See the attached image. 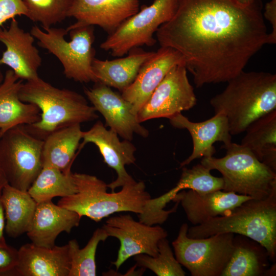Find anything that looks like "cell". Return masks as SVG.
<instances>
[{"instance_id":"cell-28","label":"cell","mask_w":276,"mask_h":276,"mask_svg":"<svg viewBox=\"0 0 276 276\" xmlns=\"http://www.w3.org/2000/svg\"><path fill=\"white\" fill-rule=\"evenodd\" d=\"M261 249L245 238L234 237L232 255L221 276H258L265 273L266 259Z\"/></svg>"},{"instance_id":"cell-23","label":"cell","mask_w":276,"mask_h":276,"mask_svg":"<svg viewBox=\"0 0 276 276\" xmlns=\"http://www.w3.org/2000/svg\"><path fill=\"white\" fill-rule=\"evenodd\" d=\"M154 52L137 47L130 50L125 57L111 60L95 58L92 68L97 83L123 91L134 81L142 65Z\"/></svg>"},{"instance_id":"cell-39","label":"cell","mask_w":276,"mask_h":276,"mask_svg":"<svg viewBox=\"0 0 276 276\" xmlns=\"http://www.w3.org/2000/svg\"><path fill=\"white\" fill-rule=\"evenodd\" d=\"M4 78V76L3 75V73H2L1 71L0 70V85L3 81Z\"/></svg>"},{"instance_id":"cell-13","label":"cell","mask_w":276,"mask_h":276,"mask_svg":"<svg viewBox=\"0 0 276 276\" xmlns=\"http://www.w3.org/2000/svg\"><path fill=\"white\" fill-rule=\"evenodd\" d=\"M96 84L84 91L96 111L104 117L106 126L124 140L131 141L134 133L147 137L149 131L138 121L131 103L110 87Z\"/></svg>"},{"instance_id":"cell-12","label":"cell","mask_w":276,"mask_h":276,"mask_svg":"<svg viewBox=\"0 0 276 276\" xmlns=\"http://www.w3.org/2000/svg\"><path fill=\"white\" fill-rule=\"evenodd\" d=\"M102 228L108 237L120 241L117 259L112 262L117 270L132 256L141 254L156 256L158 242L168 236L167 231L159 225H149L135 221L127 214L110 217Z\"/></svg>"},{"instance_id":"cell-38","label":"cell","mask_w":276,"mask_h":276,"mask_svg":"<svg viewBox=\"0 0 276 276\" xmlns=\"http://www.w3.org/2000/svg\"><path fill=\"white\" fill-rule=\"evenodd\" d=\"M238 3L243 5H248L252 4L255 0H235Z\"/></svg>"},{"instance_id":"cell-34","label":"cell","mask_w":276,"mask_h":276,"mask_svg":"<svg viewBox=\"0 0 276 276\" xmlns=\"http://www.w3.org/2000/svg\"><path fill=\"white\" fill-rule=\"evenodd\" d=\"M18 259V249L8 245L0 246V276L14 275Z\"/></svg>"},{"instance_id":"cell-21","label":"cell","mask_w":276,"mask_h":276,"mask_svg":"<svg viewBox=\"0 0 276 276\" xmlns=\"http://www.w3.org/2000/svg\"><path fill=\"white\" fill-rule=\"evenodd\" d=\"M18 252L14 275L68 276L70 257L68 244L48 248L27 243Z\"/></svg>"},{"instance_id":"cell-37","label":"cell","mask_w":276,"mask_h":276,"mask_svg":"<svg viewBox=\"0 0 276 276\" xmlns=\"http://www.w3.org/2000/svg\"><path fill=\"white\" fill-rule=\"evenodd\" d=\"M8 183L7 179L0 166V196L4 186Z\"/></svg>"},{"instance_id":"cell-15","label":"cell","mask_w":276,"mask_h":276,"mask_svg":"<svg viewBox=\"0 0 276 276\" xmlns=\"http://www.w3.org/2000/svg\"><path fill=\"white\" fill-rule=\"evenodd\" d=\"M35 38L25 31L13 18L7 29L0 28V42L6 50L0 58V65L10 67L21 80L26 81L38 78V70L42 59L39 51L34 45Z\"/></svg>"},{"instance_id":"cell-1","label":"cell","mask_w":276,"mask_h":276,"mask_svg":"<svg viewBox=\"0 0 276 276\" xmlns=\"http://www.w3.org/2000/svg\"><path fill=\"white\" fill-rule=\"evenodd\" d=\"M261 0H178L176 12L156 32L160 47L183 57L197 87L228 82L267 44Z\"/></svg>"},{"instance_id":"cell-14","label":"cell","mask_w":276,"mask_h":276,"mask_svg":"<svg viewBox=\"0 0 276 276\" xmlns=\"http://www.w3.org/2000/svg\"><path fill=\"white\" fill-rule=\"evenodd\" d=\"M139 10L140 0H72L67 16L76 22L66 30L97 25L109 35Z\"/></svg>"},{"instance_id":"cell-31","label":"cell","mask_w":276,"mask_h":276,"mask_svg":"<svg viewBox=\"0 0 276 276\" xmlns=\"http://www.w3.org/2000/svg\"><path fill=\"white\" fill-rule=\"evenodd\" d=\"M31 20L43 29L52 27L67 17L72 0H22Z\"/></svg>"},{"instance_id":"cell-30","label":"cell","mask_w":276,"mask_h":276,"mask_svg":"<svg viewBox=\"0 0 276 276\" xmlns=\"http://www.w3.org/2000/svg\"><path fill=\"white\" fill-rule=\"evenodd\" d=\"M158 254L152 257L147 254L134 256L138 266L147 268L157 276H185V271L178 263L169 245L167 238L162 239L158 243Z\"/></svg>"},{"instance_id":"cell-25","label":"cell","mask_w":276,"mask_h":276,"mask_svg":"<svg viewBox=\"0 0 276 276\" xmlns=\"http://www.w3.org/2000/svg\"><path fill=\"white\" fill-rule=\"evenodd\" d=\"M0 200L4 209L6 234L10 237L16 238L26 233L36 210V202L28 191L8 183L3 188Z\"/></svg>"},{"instance_id":"cell-5","label":"cell","mask_w":276,"mask_h":276,"mask_svg":"<svg viewBox=\"0 0 276 276\" xmlns=\"http://www.w3.org/2000/svg\"><path fill=\"white\" fill-rule=\"evenodd\" d=\"M73 176L77 192L61 197L57 204L95 222L118 212L140 214L151 198L143 181L126 183L118 192H108L107 184L94 175L75 173Z\"/></svg>"},{"instance_id":"cell-29","label":"cell","mask_w":276,"mask_h":276,"mask_svg":"<svg viewBox=\"0 0 276 276\" xmlns=\"http://www.w3.org/2000/svg\"><path fill=\"white\" fill-rule=\"evenodd\" d=\"M108 237L103 228H98L87 244L80 248L77 241H68L70 270L68 276H95L96 275V254L99 243Z\"/></svg>"},{"instance_id":"cell-35","label":"cell","mask_w":276,"mask_h":276,"mask_svg":"<svg viewBox=\"0 0 276 276\" xmlns=\"http://www.w3.org/2000/svg\"><path fill=\"white\" fill-rule=\"evenodd\" d=\"M263 16L269 21L272 26V31L268 34L267 44H275L276 43V0H271L266 3Z\"/></svg>"},{"instance_id":"cell-19","label":"cell","mask_w":276,"mask_h":276,"mask_svg":"<svg viewBox=\"0 0 276 276\" xmlns=\"http://www.w3.org/2000/svg\"><path fill=\"white\" fill-rule=\"evenodd\" d=\"M169 119L173 127L187 129L193 140L192 152L180 164V168L194 159L213 156L216 152L213 145L215 142H223V147L232 142L227 120L223 114L216 113L210 119L200 122H192L181 113Z\"/></svg>"},{"instance_id":"cell-7","label":"cell","mask_w":276,"mask_h":276,"mask_svg":"<svg viewBox=\"0 0 276 276\" xmlns=\"http://www.w3.org/2000/svg\"><path fill=\"white\" fill-rule=\"evenodd\" d=\"M68 32L71 38L69 41L65 38L68 32L63 28L52 27L43 31L35 25L30 32L37 39L40 47L59 60L67 78L81 83H97L92 68L95 58L93 26L75 28Z\"/></svg>"},{"instance_id":"cell-10","label":"cell","mask_w":276,"mask_h":276,"mask_svg":"<svg viewBox=\"0 0 276 276\" xmlns=\"http://www.w3.org/2000/svg\"><path fill=\"white\" fill-rule=\"evenodd\" d=\"M178 0H154L125 20L106 40L100 48L110 51L114 57H121L131 49L142 45L153 46V35L159 27L169 21L175 14Z\"/></svg>"},{"instance_id":"cell-22","label":"cell","mask_w":276,"mask_h":276,"mask_svg":"<svg viewBox=\"0 0 276 276\" xmlns=\"http://www.w3.org/2000/svg\"><path fill=\"white\" fill-rule=\"evenodd\" d=\"M23 83L12 70L6 72L0 85V136L14 127L30 125L40 119L41 112L36 105L19 98Z\"/></svg>"},{"instance_id":"cell-24","label":"cell","mask_w":276,"mask_h":276,"mask_svg":"<svg viewBox=\"0 0 276 276\" xmlns=\"http://www.w3.org/2000/svg\"><path fill=\"white\" fill-rule=\"evenodd\" d=\"M82 133L80 124H75L49 134L43 139L42 166L64 171L72 165L78 153L76 151L80 146Z\"/></svg>"},{"instance_id":"cell-18","label":"cell","mask_w":276,"mask_h":276,"mask_svg":"<svg viewBox=\"0 0 276 276\" xmlns=\"http://www.w3.org/2000/svg\"><path fill=\"white\" fill-rule=\"evenodd\" d=\"M253 199L245 195L218 190L201 193L193 190H182L173 198L182 207L188 220L193 225L225 215L243 202Z\"/></svg>"},{"instance_id":"cell-16","label":"cell","mask_w":276,"mask_h":276,"mask_svg":"<svg viewBox=\"0 0 276 276\" xmlns=\"http://www.w3.org/2000/svg\"><path fill=\"white\" fill-rule=\"evenodd\" d=\"M82 139L80 148L86 143L94 144L105 163L116 171V179L107 185L112 192L117 188L135 181L125 169L126 165L134 164L135 161L136 148L130 141H120L118 134L110 129H107L101 121L96 122L88 130L83 131Z\"/></svg>"},{"instance_id":"cell-4","label":"cell","mask_w":276,"mask_h":276,"mask_svg":"<svg viewBox=\"0 0 276 276\" xmlns=\"http://www.w3.org/2000/svg\"><path fill=\"white\" fill-rule=\"evenodd\" d=\"M19 96L22 101L33 104L40 109L39 121L26 126L33 134L43 140L58 129L98 117L94 107L88 104L82 95L55 87L40 77L24 83Z\"/></svg>"},{"instance_id":"cell-17","label":"cell","mask_w":276,"mask_h":276,"mask_svg":"<svg viewBox=\"0 0 276 276\" xmlns=\"http://www.w3.org/2000/svg\"><path fill=\"white\" fill-rule=\"evenodd\" d=\"M181 64L185 65V62L179 52L172 48L160 47L142 65L134 81L121 91L122 96L131 103L136 115L168 72Z\"/></svg>"},{"instance_id":"cell-8","label":"cell","mask_w":276,"mask_h":276,"mask_svg":"<svg viewBox=\"0 0 276 276\" xmlns=\"http://www.w3.org/2000/svg\"><path fill=\"white\" fill-rule=\"evenodd\" d=\"M43 140L26 125L14 127L0 136V166L8 183L28 191L42 168Z\"/></svg>"},{"instance_id":"cell-27","label":"cell","mask_w":276,"mask_h":276,"mask_svg":"<svg viewBox=\"0 0 276 276\" xmlns=\"http://www.w3.org/2000/svg\"><path fill=\"white\" fill-rule=\"evenodd\" d=\"M72 166L64 171L52 166L42 167L28 190L37 203L52 200L56 197H66L77 192L71 171Z\"/></svg>"},{"instance_id":"cell-11","label":"cell","mask_w":276,"mask_h":276,"mask_svg":"<svg viewBox=\"0 0 276 276\" xmlns=\"http://www.w3.org/2000/svg\"><path fill=\"white\" fill-rule=\"evenodd\" d=\"M197 103L194 88L184 64L173 66L137 113L140 123L172 117L188 110Z\"/></svg>"},{"instance_id":"cell-2","label":"cell","mask_w":276,"mask_h":276,"mask_svg":"<svg viewBox=\"0 0 276 276\" xmlns=\"http://www.w3.org/2000/svg\"><path fill=\"white\" fill-rule=\"evenodd\" d=\"M210 100L215 113L224 114L231 135L245 131L254 121L276 108V75L243 71Z\"/></svg>"},{"instance_id":"cell-26","label":"cell","mask_w":276,"mask_h":276,"mask_svg":"<svg viewBox=\"0 0 276 276\" xmlns=\"http://www.w3.org/2000/svg\"><path fill=\"white\" fill-rule=\"evenodd\" d=\"M245 131L241 145L276 172V109L254 121Z\"/></svg>"},{"instance_id":"cell-20","label":"cell","mask_w":276,"mask_h":276,"mask_svg":"<svg viewBox=\"0 0 276 276\" xmlns=\"http://www.w3.org/2000/svg\"><path fill=\"white\" fill-rule=\"evenodd\" d=\"M81 217L76 212L54 204L52 200L37 203L26 233L32 243L39 246L52 248L62 232L70 233L79 225Z\"/></svg>"},{"instance_id":"cell-32","label":"cell","mask_w":276,"mask_h":276,"mask_svg":"<svg viewBox=\"0 0 276 276\" xmlns=\"http://www.w3.org/2000/svg\"><path fill=\"white\" fill-rule=\"evenodd\" d=\"M210 171L211 170L201 163L191 169L183 167L178 182L169 192L174 197L178 192L185 189H191L201 193L222 190L223 178L214 176Z\"/></svg>"},{"instance_id":"cell-6","label":"cell","mask_w":276,"mask_h":276,"mask_svg":"<svg viewBox=\"0 0 276 276\" xmlns=\"http://www.w3.org/2000/svg\"><path fill=\"white\" fill-rule=\"evenodd\" d=\"M221 158H202L201 164L222 175V191L245 195L255 199L268 197L276 190V172L257 159L247 147L231 142L223 147Z\"/></svg>"},{"instance_id":"cell-9","label":"cell","mask_w":276,"mask_h":276,"mask_svg":"<svg viewBox=\"0 0 276 276\" xmlns=\"http://www.w3.org/2000/svg\"><path fill=\"white\" fill-rule=\"evenodd\" d=\"M188 228V225L183 223L172 243L178 263L192 276H221L234 248V234L195 239L187 236Z\"/></svg>"},{"instance_id":"cell-3","label":"cell","mask_w":276,"mask_h":276,"mask_svg":"<svg viewBox=\"0 0 276 276\" xmlns=\"http://www.w3.org/2000/svg\"><path fill=\"white\" fill-rule=\"evenodd\" d=\"M222 233L237 234L257 242L274 260L276 254V190L262 199H250L231 212L188 228L191 238Z\"/></svg>"},{"instance_id":"cell-36","label":"cell","mask_w":276,"mask_h":276,"mask_svg":"<svg viewBox=\"0 0 276 276\" xmlns=\"http://www.w3.org/2000/svg\"><path fill=\"white\" fill-rule=\"evenodd\" d=\"M5 226L6 219L4 209L0 200V246L5 247L8 245L4 236Z\"/></svg>"},{"instance_id":"cell-33","label":"cell","mask_w":276,"mask_h":276,"mask_svg":"<svg viewBox=\"0 0 276 276\" xmlns=\"http://www.w3.org/2000/svg\"><path fill=\"white\" fill-rule=\"evenodd\" d=\"M27 8L22 0H0V27L16 16H27Z\"/></svg>"}]
</instances>
